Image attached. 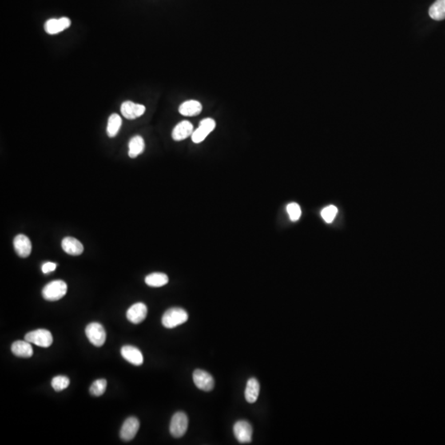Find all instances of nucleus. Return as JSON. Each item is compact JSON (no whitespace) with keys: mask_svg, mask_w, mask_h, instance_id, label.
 Returning <instances> with one entry per match:
<instances>
[{"mask_svg":"<svg viewBox=\"0 0 445 445\" xmlns=\"http://www.w3.org/2000/svg\"><path fill=\"white\" fill-rule=\"evenodd\" d=\"M107 385H108V382L106 379H97L93 382V384L91 385L89 391L94 397H100L105 392L106 389H107Z\"/></svg>","mask_w":445,"mask_h":445,"instance_id":"nucleus-24","label":"nucleus"},{"mask_svg":"<svg viewBox=\"0 0 445 445\" xmlns=\"http://www.w3.org/2000/svg\"><path fill=\"white\" fill-rule=\"evenodd\" d=\"M168 275L164 273H160V272H155V273L150 274L147 275L145 277V283L148 286L151 287H162L165 284H168Z\"/></svg>","mask_w":445,"mask_h":445,"instance_id":"nucleus-22","label":"nucleus"},{"mask_svg":"<svg viewBox=\"0 0 445 445\" xmlns=\"http://www.w3.org/2000/svg\"><path fill=\"white\" fill-rule=\"evenodd\" d=\"M144 140L141 136H134L132 140H129V156L132 159H136L139 155L144 152Z\"/></svg>","mask_w":445,"mask_h":445,"instance_id":"nucleus-20","label":"nucleus"},{"mask_svg":"<svg viewBox=\"0 0 445 445\" xmlns=\"http://www.w3.org/2000/svg\"><path fill=\"white\" fill-rule=\"evenodd\" d=\"M202 112V105L196 100L186 101L179 107L180 114L185 116H195Z\"/></svg>","mask_w":445,"mask_h":445,"instance_id":"nucleus-18","label":"nucleus"},{"mask_svg":"<svg viewBox=\"0 0 445 445\" xmlns=\"http://www.w3.org/2000/svg\"><path fill=\"white\" fill-rule=\"evenodd\" d=\"M193 125L192 123L187 121H181L175 126L172 130V137L176 141H181L186 140L193 134Z\"/></svg>","mask_w":445,"mask_h":445,"instance_id":"nucleus-15","label":"nucleus"},{"mask_svg":"<svg viewBox=\"0 0 445 445\" xmlns=\"http://www.w3.org/2000/svg\"><path fill=\"white\" fill-rule=\"evenodd\" d=\"M25 340L43 348H47L53 343V336L48 330L38 329L28 332L25 335Z\"/></svg>","mask_w":445,"mask_h":445,"instance_id":"nucleus-4","label":"nucleus"},{"mask_svg":"<svg viewBox=\"0 0 445 445\" xmlns=\"http://www.w3.org/2000/svg\"><path fill=\"white\" fill-rule=\"evenodd\" d=\"M188 313L181 308H172L167 310L162 318V323L166 328L172 329L188 320Z\"/></svg>","mask_w":445,"mask_h":445,"instance_id":"nucleus-1","label":"nucleus"},{"mask_svg":"<svg viewBox=\"0 0 445 445\" xmlns=\"http://www.w3.org/2000/svg\"><path fill=\"white\" fill-rule=\"evenodd\" d=\"M147 313V306L143 303H136L127 310L126 318L130 323L139 324L146 319Z\"/></svg>","mask_w":445,"mask_h":445,"instance_id":"nucleus-11","label":"nucleus"},{"mask_svg":"<svg viewBox=\"0 0 445 445\" xmlns=\"http://www.w3.org/2000/svg\"><path fill=\"white\" fill-rule=\"evenodd\" d=\"M287 212L290 215L291 221H297L301 216L302 211L300 206L297 203H291L287 205Z\"/></svg>","mask_w":445,"mask_h":445,"instance_id":"nucleus-27","label":"nucleus"},{"mask_svg":"<svg viewBox=\"0 0 445 445\" xmlns=\"http://www.w3.org/2000/svg\"><path fill=\"white\" fill-rule=\"evenodd\" d=\"M67 284L63 280L49 282L42 290V296L48 301H57L66 295Z\"/></svg>","mask_w":445,"mask_h":445,"instance_id":"nucleus-2","label":"nucleus"},{"mask_svg":"<svg viewBox=\"0 0 445 445\" xmlns=\"http://www.w3.org/2000/svg\"><path fill=\"white\" fill-rule=\"evenodd\" d=\"M87 337L93 346L100 347L105 343L107 334L103 326L98 323H89L85 329Z\"/></svg>","mask_w":445,"mask_h":445,"instance_id":"nucleus-3","label":"nucleus"},{"mask_svg":"<svg viewBox=\"0 0 445 445\" xmlns=\"http://www.w3.org/2000/svg\"><path fill=\"white\" fill-rule=\"evenodd\" d=\"M429 14L436 21L445 19V0H436L430 7Z\"/></svg>","mask_w":445,"mask_h":445,"instance_id":"nucleus-23","label":"nucleus"},{"mask_svg":"<svg viewBox=\"0 0 445 445\" xmlns=\"http://www.w3.org/2000/svg\"><path fill=\"white\" fill-rule=\"evenodd\" d=\"M193 381L196 387L202 391H212L215 387V380L213 377L204 370H195L193 373Z\"/></svg>","mask_w":445,"mask_h":445,"instance_id":"nucleus-7","label":"nucleus"},{"mask_svg":"<svg viewBox=\"0 0 445 445\" xmlns=\"http://www.w3.org/2000/svg\"><path fill=\"white\" fill-rule=\"evenodd\" d=\"M61 246L63 250L71 256H80L84 252V245L77 239L72 237H66L63 239Z\"/></svg>","mask_w":445,"mask_h":445,"instance_id":"nucleus-16","label":"nucleus"},{"mask_svg":"<svg viewBox=\"0 0 445 445\" xmlns=\"http://www.w3.org/2000/svg\"><path fill=\"white\" fill-rule=\"evenodd\" d=\"M140 429V422L136 417L127 418L123 424L120 432V437L124 441H130L136 437Z\"/></svg>","mask_w":445,"mask_h":445,"instance_id":"nucleus-9","label":"nucleus"},{"mask_svg":"<svg viewBox=\"0 0 445 445\" xmlns=\"http://www.w3.org/2000/svg\"><path fill=\"white\" fill-rule=\"evenodd\" d=\"M57 265L54 263H45V264L41 267V271L44 274L50 273L52 271H54L56 269Z\"/></svg>","mask_w":445,"mask_h":445,"instance_id":"nucleus-28","label":"nucleus"},{"mask_svg":"<svg viewBox=\"0 0 445 445\" xmlns=\"http://www.w3.org/2000/svg\"><path fill=\"white\" fill-rule=\"evenodd\" d=\"M13 247L20 257L26 258L32 252V243L26 235L18 234L13 239Z\"/></svg>","mask_w":445,"mask_h":445,"instance_id":"nucleus-13","label":"nucleus"},{"mask_svg":"<svg viewBox=\"0 0 445 445\" xmlns=\"http://www.w3.org/2000/svg\"><path fill=\"white\" fill-rule=\"evenodd\" d=\"M71 25V21L68 17H61L60 19L52 18L46 21L45 23V33L49 35L58 34Z\"/></svg>","mask_w":445,"mask_h":445,"instance_id":"nucleus-12","label":"nucleus"},{"mask_svg":"<svg viewBox=\"0 0 445 445\" xmlns=\"http://www.w3.org/2000/svg\"><path fill=\"white\" fill-rule=\"evenodd\" d=\"M260 392V384L257 379L252 378L247 381L245 389V398L247 402L254 403L257 400Z\"/></svg>","mask_w":445,"mask_h":445,"instance_id":"nucleus-19","label":"nucleus"},{"mask_svg":"<svg viewBox=\"0 0 445 445\" xmlns=\"http://www.w3.org/2000/svg\"><path fill=\"white\" fill-rule=\"evenodd\" d=\"M122 357L134 365L140 366L144 362V356L141 351L133 346H124L121 350Z\"/></svg>","mask_w":445,"mask_h":445,"instance_id":"nucleus-14","label":"nucleus"},{"mask_svg":"<svg viewBox=\"0 0 445 445\" xmlns=\"http://www.w3.org/2000/svg\"><path fill=\"white\" fill-rule=\"evenodd\" d=\"M233 433L239 443H247L252 441V427L247 421H239L233 426Z\"/></svg>","mask_w":445,"mask_h":445,"instance_id":"nucleus-8","label":"nucleus"},{"mask_svg":"<svg viewBox=\"0 0 445 445\" xmlns=\"http://www.w3.org/2000/svg\"><path fill=\"white\" fill-rule=\"evenodd\" d=\"M12 352L17 357L30 358L33 356V350L30 342L28 341H17L11 346Z\"/></svg>","mask_w":445,"mask_h":445,"instance_id":"nucleus-17","label":"nucleus"},{"mask_svg":"<svg viewBox=\"0 0 445 445\" xmlns=\"http://www.w3.org/2000/svg\"><path fill=\"white\" fill-rule=\"evenodd\" d=\"M122 125V120L121 116L118 114H112L108 119V127H107V133L110 138L116 137L121 129Z\"/></svg>","mask_w":445,"mask_h":445,"instance_id":"nucleus-21","label":"nucleus"},{"mask_svg":"<svg viewBox=\"0 0 445 445\" xmlns=\"http://www.w3.org/2000/svg\"><path fill=\"white\" fill-rule=\"evenodd\" d=\"M69 383H70V381L68 377L59 375V376L53 378L51 381V386L54 388L55 391H61L69 387Z\"/></svg>","mask_w":445,"mask_h":445,"instance_id":"nucleus-25","label":"nucleus"},{"mask_svg":"<svg viewBox=\"0 0 445 445\" xmlns=\"http://www.w3.org/2000/svg\"><path fill=\"white\" fill-rule=\"evenodd\" d=\"M336 214H337V208L334 205H329L323 210L321 215H322V217L325 222L327 224H330L333 221Z\"/></svg>","mask_w":445,"mask_h":445,"instance_id":"nucleus-26","label":"nucleus"},{"mask_svg":"<svg viewBox=\"0 0 445 445\" xmlns=\"http://www.w3.org/2000/svg\"><path fill=\"white\" fill-rule=\"evenodd\" d=\"M146 108L141 104L135 103L133 101H126L123 102L121 107V112L125 118L135 120L144 115Z\"/></svg>","mask_w":445,"mask_h":445,"instance_id":"nucleus-10","label":"nucleus"},{"mask_svg":"<svg viewBox=\"0 0 445 445\" xmlns=\"http://www.w3.org/2000/svg\"><path fill=\"white\" fill-rule=\"evenodd\" d=\"M188 428V417L185 413L178 411L175 413L170 424V433L174 438H181Z\"/></svg>","mask_w":445,"mask_h":445,"instance_id":"nucleus-5","label":"nucleus"},{"mask_svg":"<svg viewBox=\"0 0 445 445\" xmlns=\"http://www.w3.org/2000/svg\"><path fill=\"white\" fill-rule=\"evenodd\" d=\"M216 126V123L213 119L205 118L200 121V125L196 130H194L192 136V140L195 144H200L203 142L205 138L213 132Z\"/></svg>","mask_w":445,"mask_h":445,"instance_id":"nucleus-6","label":"nucleus"}]
</instances>
